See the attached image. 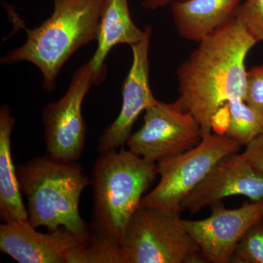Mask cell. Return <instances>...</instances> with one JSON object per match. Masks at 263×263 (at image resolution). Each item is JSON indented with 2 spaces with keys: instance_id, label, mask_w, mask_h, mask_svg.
Wrapping results in <instances>:
<instances>
[{
  "instance_id": "cell-21",
  "label": "cell",
  "mask_w": 263,
  "mask_h": 263,
  "mask_svg": "<svg viewBox=\"0 0 263 263\" xmlns=\"http://www.w3.org/2000/svg\"><path fill=\"white\" fill-rule=\"evenodd\" d=\"M176 1L180 0H144L142 3V6L146 10H156L164 8L167 5H171Z\"/></svg>"
},
{
  "instance_id": "cell-8",
  "label": "cell",
  "mask_w": 263,
  "mask_h": 263,
  "mask_svg": "<svg viewBox=\"0 0 263 263\" xmlns=\"http://www.w3.org/2000/svg\"><path fill=\"white\" fill-rule=\"evenodd\" d=\"M92 85V69L88 62L76 71L65 94L43 109L44 141L48 155L53 158L65 162L81 158L86 139L82 104Z\"/></svg>"
},
{
  "instance_id": "cell-5",
  "label": "cell",
  "mask_w": 263,
  "mask_h": 263,
  "mask_svg": "<svg viewBox=\"0 0 263 263\" xmlns=\"http://www.w3.org/2000/svg\"><path fill=\"white\" fill-rule=\"evenodd\" d=\"M179 214L139 208L119 247L120 263L207 262Z\"/></svg>"
},
{
  "instance_id": "cell-7",
  "label": "cell",
  "mask_w": 263,
  "mask_h": 263,
  "mask_svg": "<svg viewBox=\"0 0 263 263\" xmlns=\"http://www.w3.org/2000/svg\"><path fill=\"white\" fill-rule=\"evenodd\" d=\"M0 250L19 263H106L98 249L65 228L39 233L28 219L0 226Z\"/></svg>"
},
{
  "instance_id": "cell-10",
  "label": "cell",
  "mask_w": 263,
  "mask_h": 263,
  "mask_svg": "<svg viewBox=\"0 0 263 263\" xmlns=\"http://www.w3.org/2000/svg\"><path fill=\"white\" fill-rule=\"evenodd\" d=\"M212 214L201 220L183 219V224L201 251L206 262H231L238 242L246 232L263 219V199L228 209L214 204Z\"/></svg>"
},
{
  "instance_id": "cell-17",
  "label": "cell",
  "mask_w": 263,
  "mask_h": 263,
  "mask_svg": "<svg viewBox=\"0 0 263 263\" xmlns=\"http://www.w3.org/2000/svg\"><path fill=\"white\" fill-rule=\"evenodd\" d=\"M233 263H263V219L251 227L240 238Z\"/></svg>"
},
{
  "instance_id": "cell-20",
  "label": "cell",
  "mask_w": 263,
  "mask_h": 263,
  "mask_svg": "<svg viewBox=\"0 0 263 263\" xmlns=\"http://www.w3.org/2000/svg\"><path fill=\"white\" fill-rule=\"evenodd\" d=\"M243 155L257 172L263 175V135L246 146Z\"/></svg>"
},
{
  "instance_id": "cell-15",
  "label": "cell",
  "mask_w": 263,
  "mask_h": 263,
  "mask_svg": "<svg viewBox=\"0 0 263 263\" xmlns=\"http://www.w3.org/2000/svg\"><path fill=\"white\" fill-rule=\"evenodd\" d=\"M15 119L8 105L0 108V216L4 222L28 219L12 158L11 135Z\"/></svg>"
},
{
  "instance_id": "cell-18",
  "label": "cell",
  "mask_w": 263,
  "mask_h": 263,
  "mask_svg": "<svg viewBox=\"0 0 263 263\" xmlns=\"http://www.w3.org/2000/svg\"><path fill=\"white\" fill-rule=\"evenodd\" d=\"M236 17L257 42L263 41V0H245Z\"/></svg>"
},
{
  "instance_id": "cell-3",
  "label": "cell",
  "mask_w": 263,
  "mask_h": 263,
  "mask_svg": "<svg viewBox=\"0 0 263 263\" xmlns=\"http://www.w3.org/2000/svg\"><path fill=\"white\" fill-rule=\"evenodd\" d=\"M19 188L27 199L28 220L33 228L48 231L65 228L91 246L89 226L81 217V194L89 183L81 164L51 156L37 157L17 167Z\"/></svg>"
},
{
  "instance_id": "cell-9",
  "label": "cell",
  "mask_w": 263,
  "mask_h": 263,
  "mask_svg": "<svg viewBox=\"0 0 263 263\" xmlns=\"http://www.w3.org/2000/svg\"><path fill=\"white\" fill-rule=\"evenodd\" d=\"M200 125L177 101H157L147 109L143 124L127 141L128 149L139 157L157 162L192 149L202 141Z\"/></svg>"
},
{
  "instance_id": "cell-11",
  "label": "cell",
  "mask_w": 263,
  "mask_h": 263,
  "mask_svg": "<svg viewBox=\"0 0 263 263\" xmlns=\"http://www.w3.org/2000/svg\"><path fill=\"white\" fill-rule=\"evenodd\" d=\"M144 37L133 45V63L122 88V105L114 122L104 130L97 149L100 154L117 151L132 134L137 119L158 100L154 96L149 81V52L152 27L146 26Z\"/></svg>"
},
{
  "instance_id": "cell-4",
  "label": "cell",
  "mask_w": 263,
  "mask_h": 263,
  "mask_svg": "<svg viewBox=\"0 0 263 263\" xmlns=\"http://www.w3.org/2000/svg\"><path fill=\"white\" fill-rule=\"evenodd\" d=\"M53 13L39 27L25 29L27 41L8 51L2 65L28 62L41 71L43 87L56 89L64 65L76 51L98 37L105 0H53Z\"/></svg>"
},
{
  "instance_id": "cell-13",
  "label": "cell",
  "mask_w": 263,
  "mask_h": 263,
  "mask_svg": "<svg viewBox=\"0 0 263 263\" xmlns=\"http://www.w3.org/2000/svg\"><path fill=\"white\" fill-rule=\"evenodd\" d=\"M242 0H180L171 13L180 37L200 43L236 16Z\"/></svg>"
},
{
  "instance_id": "cell-12",
  "label": "cell",
  "mask_w": 263,
  "mask_h": 263,
  "mask_svg": "<svg viewBox=\"0 0 263 263\" xmlns=\"http://www.w3.org/2000/svg\"><path fill=\"white\" fill-rule=\"evenodd\" d=\"M245 196L257 201L263 199V175L246 160L243 154L227 156L213 167L205 179L189 194L181 205L192 215L226 197Z\"/></svg>"
},
{
  "instance_id": "cell-2",
  "label": "cell",
  "mask_w": 263,
  "mask_h": 263,
  "mask_svg": "<svg viewBox=\"0 0 263 263\" xmlns=\"http://www.w3.org/2000/svg\"><path fill=\"white\" fill-rule=\"evenodd\" d=\"M156 162L129 149L100 154L91 171V245L117 259L128 224L158 176Z\"/></svg>"
},
{
  "instance_id": "cell-6",
  "label": "cell",
  "mask_w": 263,
  "mask_h": 263,
  "mask_svg": "<svg viewBox=\"0 0 263 263\" xmlns=\"http://www.w3.org/2000/svg\"><path fill=\"white\" fill-rule=\"evenodd\" d=\"M241 146L227 135L211 134L197 146L180 155L157 161L160 181L143 196L139 208L181 214L182 202L223 158L238 153Z\"/></svg>"
},
{
  "instance_id": "cell-16",
  "label": "cell",
  "mask_w": 263,
  "mask_h": 263,
  "mask_svg": "<svg viewBox=\"0 0 263 263\" xmlns=\"http://www.w3.org/2000/svg\"><path fill=\"white\" fill-rule=\"evenodd\" d=\"M229 127L226 135L238 142L240 146L263 135V114L248 105L243 99L237 98L228 103Z\"/></svg>"
},
{
  "instance_id": "cell-14",
  "label": "cell",
  "mask_w": 263,
  "mask_h": 263,
  "mask_svg": "<svg viewBox=\"0 0 263 263\" xmlns=\"http://www.w3.org/2000/svg\"><path fill=\"white\" fill-rule=\"evenodd\" d=\"M145 34V29L138 28L131 18L128 0H105L99 22L98 47L89 61L94 85L102 84L106 77L105 61L112 48L119 44H136Z\"/></svg>"
},
{
  "instance_id": "cell-1",
  "label": "cell",
  "mask_w": 263,
  "mask_h": 263,
  "mask_svg": "<svg viewBox=\"0 0 263 263\" xmlns=\"http://www.w3.org/2000/svg\"><path fill=\"white\" fill-rule=\"evenodd\" d=\"M257 42L239 19L198 43L178 67L176 101L200 125L202 138L212 134V118L230 100L243 99L246 59Z\"/></svg>"
},
{
  "instance_id": "cell-19",
  "label": "cell",
  "mask_w": 263,
  "mask_h": 263,
  "mask_svg": "<svg viewBox=\"0 0 263 263\" xmlns=\"http://www.w3.org/2000/svg\"><path fill=\"white\" fill-rule=\"evenodd\" d=\"M243 100L263 114V64L247 70Z\"/></svg>"
}]
</instances>
